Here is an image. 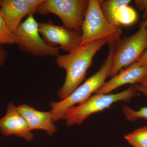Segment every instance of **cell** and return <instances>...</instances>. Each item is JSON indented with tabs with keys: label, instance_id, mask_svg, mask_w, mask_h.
<instances>
[{
	"label": "cell",
	"instance_id": "cell-1",
	"mask_svg": "<svg viewBox=\"0 0 147 147\" xmlns=\"http://www.w3.org/2000/svg\"><path fill=\"white\" fill-rule=\"evenodd\" d=\"M108 42L107 40H97L79 47L67 55L57 57V65L66 72L63 86L57 92L61 99L65 98L79 86L85 79L95 55Z\"/></svg>",
	"mask_w": 147,
	"mask_h": 147
},
{
	"label": "cell",
	"instance_id": "cell-2",
	"mask_svg": "<svg viewBox=\"0 0 147 147\" xmlns=\"http://www.w3.org/2000/svg\"><path fill=\"white\" fill-rule=\"evenodd\" d=\"M114 42H110L109 45V53L101 67L92 76L86 80L82 85L68 96L59 102L51 101L50 105V110L53 121H57L61 119L69 108L76 104H80L88 100L91 96L92 94L95 93L105 82L109 74L112 64V57L114 50Z\"/></svg>",
	"mask_w": 147,
	"mask_h": 147
},
{
	"label": "cell",
	"instance_id": "cell-3",
	"mask_svg": "<svg viewBox=\"0 0 147 147\" xmlns=\"http://www.w3.org/2000/svg\"><path fill=\"white\" fill-rule=\"evenodd\" d=\"M102 1L89 0L82 28L80 47L94 41L107 40L116 42L121 38L120 26H114L105 18L100 8Z\"/></svg>",
	"mask_w": 147,
	"mask_h": 147
},
{
	"label": "cell",
	"instance_id": "cell-4",
	"mask_svg": "<svg viewBox=\"0 0 147 147\" xmlns=\"http://www.w3.org/2000/svg\"><path fill=\"white\" fill-rule=\"evenodd\" d=\"M137 92L135 86H132L117 93L94 94L83 103L68 109L62 119L68 126L81 124L90 116L108 109L116 102L130 101Z\"/></svg>",
	"mask_w": 147,
	"mask_h": 147
},
{
	"label": "cell",
	"instance_id": "cell-5",
	"mask_svg": "<svg viewBox=\"0 0 147 147\" xmlns=\"http://www.w3.org/2000/svg\"><path fill=\"white\" fill-rule=\"evenodd\" d=\"M147 47V32L142 24L135 33L115 42L109 76H115L123 67L136 62Z\"/></svg>",
	"mask_w": 147,
	"mask_h": 147
},
{
	"label": "cell",
	"instance_id": "cell-6",
	"mask_svg": "<svg viewBox=\"0 0 147 147\" xmlns=\"http://www.w3.org/2000/svg\"><path fill=\"white\" fill-rule=\"evenodd\" d=\"M88 3L89 0H44L36 12L44 15L55 14L60 18L64 26L82 33Z\"/></svg>",
	"mask_w": 147,
	"mask_h": 147
},
{
	"label": "cell",
	"instance_id": "cell-7",
	"mask_svg": "<svg viewBox=\"0 0 147 147\" xmlns=\"http://www.w3.org/2000/svg\"><path fill=\"white\" fill-rule=\"evenodd\" d=\"M38 24L33 15L28 16L13 33L16 43L22 51L35 57H57L60 48L51 47L45 43L40 36Z\"/></svg>",
	"mask_w": 147,
	"mask_h": 147
},
{
	"label": "cell",
	"instance_id": "cell-8",
	"mask_svg": "<svg viewBox=\"0 0 147 147\" xmlns=\"http://www.w3.org/2000/svg\"><path fill=\"white\" fill-rule=\"evenodd\" d=\"M38 24L39 33L47 45L54 47L59 45L60 49L68 53L81 46L82 33L64 26H56L50 21Z\"/></svg>",
	"mask_w": 147,
	"mask_h": 147
},
{
	"label": "cell",
	"instance_id": "cell-9",
	"mask_svg": "<svg viewBox=\"0 0 147 147\" xmlns=\"http://www.w3.org/2000/svg\"><path fill=\"white\" fill-rule=\"evenodd\" d=\"M0 132L6 137L14 135L28 141L34 138L26 121L12 102L9 103L5 115L0 119Z\"/></svg>",
	"mask_w": 147,
	"mask_h": 147
},
{
	"label": "cell",
	"instance_id": "cell-10",
	"mask_svg": "<svg viewBox=\"0 0 147 147\" xmlns=\"http://www.w3.org/2000/svg\"><path fill=\"white\" fill-rule=\"evenodd\" d=\"M36 9L27 0H3L0 13L11 32H14L25 16L33 15Z\"/></svg>",
	"mask_w": 147,
	"mask_h": 147
},
{
	"label": "cell",
	"instance_id": "cell-11",
	"mask_svg": "<svg viewBox=\"0 0 147 147\" xmlns=\"http://www.w3.org/2000/svg\"><path fill=\"white\" fill-rule=\"evenodd\" d=\"M147 74V66H142L134 63L108 82H105L94 94H107L125 84H140Z\"/></svg>",
	"mask_w": 147,
	"mask_h": 147
},
{
	"label": "cell",
	"instance_id": "cell-12",
	"mask_svg": "<svg viewBox=\"0 0 147 147\" xmlns=\"http://www.w3.org/2000/svg\"><path fill=\"white\" fill-rule=\"evenodd\" d=\"M17 108L26 121L31 131L41 129L46 131L50 136L56 133L57 128L50 111H39L25 103L18 105Z\"/></svg>",
	"mask_w": 147,
	"mask_h": 147
},
{
	"label": "cell",
	"instance_id": "cell-13",
	"mask_svg": "<svg viewBox=\"0 0 147 147\" xmlns=\"http://www.w3.org/2000/svg\"><path fill=\"white\" fill-rule=\"evenodd\" d=\"M130 0L102 1L100 8L105 18L110 24L120 26L119 19L124 7L128 5Z\"/></svg>",
	"mask_w": 147,
	"mask_h": 147
},
{
	"label": "cell",
	"instance_id": "cell-14",
	"mask_svg": "<svg viewBox=\"0 0 147 147\" xmlns=\"http://www.w3.org/2000/svg\"><path fill=\"white\" fill-rule=\"evenodd\" d=\"M124 138L133 147H147V126L140 127L126 134Z\"/></svg>",
	"mask_w": 147,
	"mask_h": 147
},
{
	"label": "cell",
	"instance_id": "cell-15",
	"mask_svg": "<svg viewBox=\"0 0 147 147\" xmlns=\"http://www.w3.org/2000/svg\"><path fill=\"white\" fill-rule=\"evenodd\" d=\"M0 43L3 44H11L16 43L15 36L9 30L4 20L0 13Z\"/></svg>",
	"mask_w": 147,
	"mask_h": 147
},
{
	"label": "cell",
	"instance_id": "cell-16",
	"mask_svg": "<svg viewBox=\"0 0 147 147\" xmlns=\"http://www.w3.org/2000/svg\"><path fill=\"white\" fill-rule=\"evenodd\" d=\"M122 110L127 120L135 121L140 119L147 120V107H144L140 110H135L127 105H124Z\"/></svg>",
	"mask_w": 147,
	"mask_h": 147
},
{
	"label": "cell",
	"instance_id": "cell-17",
	"mask_svg": "<svg viewBox=\"0 0 147 147\" xmlns=\"http://www.w3.org/2000/svg\"><path fill=\"white\" fill-rule=\"evenodd\" d=\"M137 13L134 9L129 5L126 6L123 9L119 18V26L131 25L137 21Z\"/></svg>",
	"mask_w": 147,
	"mask_h": 147
},
{
	"label": "cell",
	"instance_id": "cell-18",
	"mask_svg": "<svg viewBox=\"0 0 147 147\" xmlns=\"http://www.w3.org/2000/svg\"><path fill=\"white\" fill-rule=\"evenodd\" d=\"M134 2L139 10L144 11V16L145 20L147 17V0H136Z\"/></svg>",
	"mask_w": 147,
	"mask_h": 147
},
{
	"label": "cell",
	"instance_id": "cell-19",
	"mask_svg": "<svg viewBox=\"0 0 147 147\" xmlns=\"http://www.w3.org/2000/svg\"><path fill=\"white\" fill-rule=\"evenodd\" d=\"M136 62L142 66H147V47Z\"/></svg>",
	"mask_w": 147,
	"mask_h": 147
},
{
	"label": "cell",
	"instance_id": "cell-20",
	"mask_svg": "<svg viewBox=\"0 0 147 147\" xmlns=\"http://www.w3.org/2000/svg\"><path fill=\"white\" fill-rule=\"evenodd\" d=\"M7 56L8 54L7 52L2 48L0 43V66L5 63L7 59Z\"/></svg>",
	"mask_w": 147,
	"mask_h": 147
},
{
	"label": "cell",
	"instance_id": "cell-21",
	"mask_svg": "<svg viewBox=\"0 0 147 147\" xmlns=\"http://www.w3.org/2000/svg\"><path fill=\"white\" fill-rule=\"evenodd\" d=\"M137 92H141L147 96V89L140 86L139 84L134 85Z\"/></svg>",
	"mask_w": 147,
	"mask_h": 147
},
{
	"label": "cell",
	"instance_id": "cell-22",
	"mask_svg": "<svg viewBox=\"0 0 147 147\" xmlns=\"http://www.w3.org/2000/svg\"><path fill=\"white\" fill-rule=\"evenodd\" d=\"M139 85L147 89V74L144 78L143 79V81H142V82Z\"/></svg>",
	"mask_w": 147,
	"mask_h": 147
},
{
	"label": "cell",
	"instance_id": "cell-23",
	"mask_svg": "<svg viewBox=\"0 0 147 147\" xmlns=\"http://www.w3.org/2000/svg\"><path fill=\"white\" fill-rule=\"evenodd\" d=\"M142 24H143L144 26L145 27V28H146V30L147 32V18L145 19V21L143 22Z\"/></svg>",
	"mask_w": 147,
	"mask_h": 147
},
{
	"label": "cell",
	"instance_id": "cell-24",
	"mask_svg": "<svg viewBox=\"0 0 147 147\" xmlns=\"http://www.w3.org/2000/svg\"><path fill=\"white\" fill-rule=\"evenodd\" d=\"M1 2H2V1H1V0H0V7H1Z\"/></svg>",
	"mask_w": 147,
	"mask_h": 147
}]
</instances>
